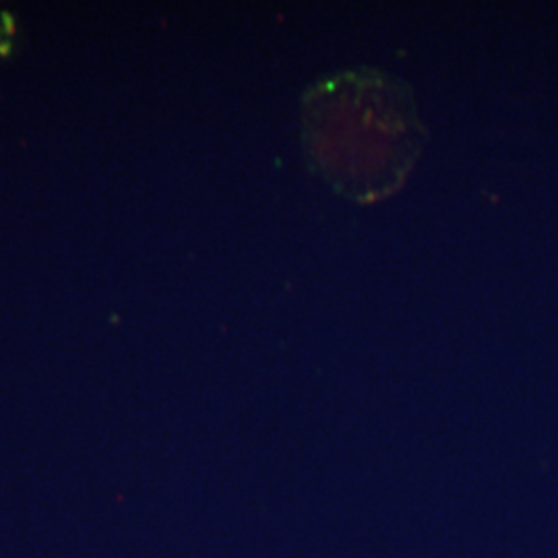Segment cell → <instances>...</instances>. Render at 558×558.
<instances>
[{
	"instance_id": "obj_1",
	"label": "cell",
	"mask_w": 558,
	"mask_h": 558,
	"mask_svg": "<svg viewBox=\"0 0 558 558\" xmlns=\"http://www.w3.org/2000/svg\"><path fill=\"white\" fill-rule=\"evenodd\" d=\"M304 108L308 156L339 193L373 201L403 184L424 137L401 81L371 69L339 73L315 85Z\"/></svg>"
}]
</instances>
